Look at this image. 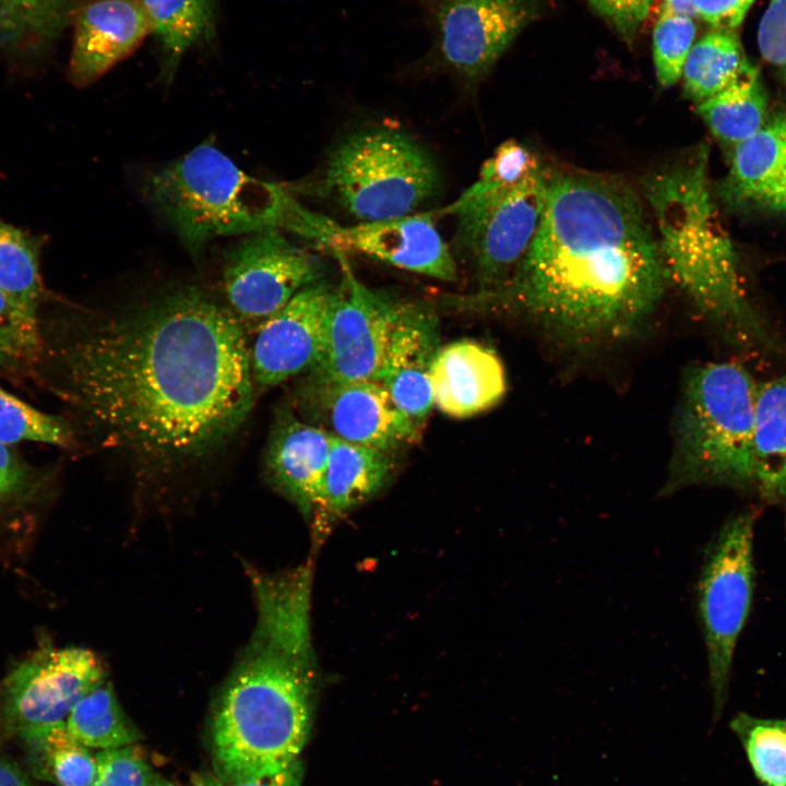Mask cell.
I'll list each match as a JSON object with an SVG mask.
<instances>
[{"label": "cell", "mask_w": 786, "mask_h": 786, "mask_svg": "<svg viewBox=\"0 0 786 786\" xmlns=\"http://www.w3.org/2000/svg\"><path fill=\"white\" fill-rule=\"evenodd\" d=\"M58 356L63 394L107 445L157 477L216 458L257 393L245 327L193 284L92 320Z\"/></svg>", "instance_id": "6da1fadb"}, {"label": "cell", "mask_w": 786, "mask_h": 786, "mask_svg": "<svg viewBox=\"0 0 786 786\" xmlns=\"http://www.w3.org/2000/svg\"><path fill=\"white\" fill-rule=\"evenodd\" d=\"M670 279L655 231L624 181L579 170L549 171L535 237L500 286L467 306L529 314L576 343L619 338L638 329Z\"/></svg>", "instance_id": "7a4b0ae2"}, {"label": "cell", "mask_w": 786, "mask_h": 786, "mask_svg": "<svg viewBox=\"0 0 786 786\" xmlns=\"http://www.w3.org/2000/svg\"><path fill=\"white\" fill-rule=\"evenodd\" d=\"M247 571L257 621L211 720L214 760L226 782L271 774L298 759L318 684L309 627L311 570Z\"/></svg>", "instance_id": "3957f363"}, {"label": "cell", "mask_w": 786, "mask_h": 786, "mask_svg": "<svg viewBox=\"0 0 786 786\" xmlns=\"http://www.w3.org/2000/svg\"><path fill=\"white\" fill-rule=\"evenodd\" d=\"M708 150L663 166L643 182L669 273L696 309L745 349H774L776 340L750 299L733 240L707 175Z\"/></svg>", "instance_id": "277c9868"}, {"label": "cell", "mask_w": 786, "mask_h": 786, "mask_svg": "<svg viewBox=\"0 0 786 786\" xmlns=\"http://www.w3.org/2000/svg\"><path fill=\"white\" fill-rule=\"evenodd\" d=\"M141 191L193 257L215 238L281 229L291 199L283 186L245 172L210 141L147 172Z\"/></svg>", "instance_id": "5b68a950"}, {"label": "cell", "mask_w": 786, "mask_h": 786, "mask_svg": "<svg viewBox=\"0 0 786 786\" xmlns=\"http://www.w3.org/2000/svg\"><path fill=\"white\" fill-rule=\"evenodd\" d=\"M758 385L733 361L705 362L686 378L677 424L672 491L691 485L755 492L754 408Z\"/></svg>", "instance_id": "8992f818"}, {"label": "cell", "mask_w": 786, "mask_h": 786, "mask_svg": "<svg viewBox=\"0 0 786 786\" xmlns=\"http://www.w3.org/2000/svg\"><path fill=\"white\" fill-rule=\"evenodd\" d=\"M318 186L358 222H374L412 214L437 193L440 175L409 135L374 128L347 135L332 150Z\"/></svg>", "instance_id": "52a82bcc"}, {"label": "cell", "mask_w": 786, "mask_h": 786, "mask_svg": "<svg viewBox=\"0 0 786 786\" xmlns=\"http://www.w3.org/2000/svg\"><path fill=\"white\" fill-rule=\"evenodd\" d=\"M754 524L750 510L726 520L704 551L696 583L714 720L726 704L736 646L752 606Z\"/></svg>", "instance_id": "ba28073f"}, {"label": "cell", "mask_w": 786, "mask_h": 786, "mask_svg": "<svg viewBox=\"0 0 786 786\" xmlns=\"http://www.w3.org/2000/svg\"><path fill=\"white\" fill-rule=\"evenodd\" d=\"M547 169L543 166L510 190H465L441 211L456 217L454 248L467 262L481 290L502 285L527 252L545 206Z\"/></svg>", "instance_id": "9c48e42d"}, {"label": "cell", "mask_w": 786, "mask_h": 786, "mask_svg": "<svg viewBox=\"0 0 786 786\" xmlns=\"http://www.w3.org/2000/svg\"><path fill=\"white\" fill-rule=\"evenodd\" d=\"M420 14L430 46L417 66L472 88L536 14L535 0H406Z\"/></svg>", "instance_id": "30bf717a"}, {"label": "cell", "mask_w": 786, "mask_h": 786, "mask_svg": "<svg viewBox=\"0 0 786 786\" xmlns=\"http://www.w3.org/2000/svg\"><path fill=\"white\" fill-rule=\"evenodd\" d=\"M431 212L342 225L291 198L281 229L333 253L354 252L420 275L454 282L457 266Z\"/></svg>", "instance_id": "8fae6325"}, {"label": "cell", "mask_w": 786, "mask_h": 786, "mask_svg": "<svg viewBox=\"0 0 786 786\" xmlns=\"http://www.w3.org/2000/svg\"><path fill=\"white\" fill-rule=\"evenodd\" d=\"M325 266L279 228L245 235L224 254L221 287L225 306L241 325L257 330L299 290L323 279Z\"/></svg>", "instance_id": "7c38bea8"}, {"label": "cell", "mask_w": 786, "mask_h": 786, "mask_svg": "<svg viewBox=\"0 0 786 786\" xmlns=\"http://www.w3.org/2000/svg\"><path fill=\"white\" fill-rule=\"evenodd\" d=\"M92 651L44 646L19 662L0 684V727L19 740L61 724L106 679Z\"/></svg>", "instance_id": "4fadbf2b"}, {"label": "cell", "mask_w": 786, "mask_h": 786, "mask_svg": "<svg viewBox=\"0 0 786 786\" xmlns=\"http://www.w3.org/2000/svg\"><path fill=\"white\" fill-rule=\"evenodd\" d=\"M334 255L341 265V283L330 303L323 356L307 372L308 380H373L407 302L366 286L344 253Z\"/></svg>", "instance_id": "5bb4252c"}, {"label": "cell", "mask_w": 786, "mask_h": 786, "mask_svg": "<svg viewBox=\"0 0 786 786\" xmlns=\"http://www.w3.org/2000/svg\"><path fill=\"white\" fill-rule=\"evenodd\" d=\"M306 421L337 439L392 454L419 437V430L374 380L313 382L298 398Z\"/></svg>", "instance_id": "9a60e30c"}, {"label": "cell", "mask_w": 786, "mask_h": 786, "mask_svg": "<svg viewBox=\"0 0 786 786\" xmlns=\"http://www.w3.org/2000/svg\"><path fill=\"white\" fill-rule=\"evenodd\" d=\"M333 290L323 279L302 288L255 330L249 352L257 392L309 372L319 364Z\"/></svg>", "instance_id": "2e32d148"}, {"label": "cell", "mask_w": 786, "mask_h": 786, "mask_svg": "<svg viewBox=\"0 0 786 786\" xmlns=\"http://www.w3.org/2000/svg\"><path fill=\"white\" fill-rule=\"evenodd\" d=\"M69 80L86 87L130 56L153 33L142 0L84 1L73 21Z\"/></svg>", "instance_id": "e0dca14e"}, {"label": "cell", "mask_w": 786, "mask_h": 786, "mask_svg": "<svg viewBox=\"0 0 786 786\" xmlns=\"http://www.w3.org/2000/svg\"><path fill=\"white\" fill-rule=\"evenodd\" d=\"M437 326L427 307L407 302L373 379L418 429L434 406L430 372L440 348Z\"/></svg>", "instance_id": "ac0fdd59"}, {"label": "cell", "mask_w": 786, "mask_h": 786, "mask_svg": "<svg viewBox=\"0 0 786 786\" xmlns=\"http://www.w3.org/2000/svg\"><path fill=\"white\" fill-rule=\"evenodd\" d=\"M331 445L321 427L281 408L274 419L263 456L270 485L312 517Z\"/></svg>", "instance_id": "d6986e66"}, {"label": "cell", "mask_w": 786, "mask_h": 786, "mask_svg": "<svg viewBox=\"0 0 786 786\" xmlns=\"http://www.w3.org/2000/svg\"><path fill=\"white\" fill-rule=\"evenodd\" d=\"M430 378L434 406L455 418L472 417L491 408L507 390L501 360L492 349L473 341L440 347Z\"/></svg>", "instance_id": "ffe728a7"}, {"label": "cell", "mask_w": 786, "mask_h": 786, "mask_svg": "<svg viewBox=\"0 0 786 786\" xmlns=\"http://www.w3.org/2000/svg\"><path fill=\"white\" fill-rule=\"evenodd\" d=\"M722 196L735 204L786 213V117L778 116L731 151Z\"/></svg>", "instance_id": "44dd1931"}, {"label": "cell", "mask_w": 786, "mask_h": 786, "mask_svg": "<svg viewBox=\"0 0 786 786\" xmlns=\"http://www.w3.org/2000/svg\"><path fill=\"white\" fill-rule=\"evenodd\" d=\"M390 453L350 443L331 436L326 467L312 516L323 529L327 521L366 502L390 480Z\"/></svg>", "instance_id": "7402d4cb"}, {"label": "cell", "mask_w": 786, "mask_h": 786, "mask_svg": "<svg viewBox=\"0 0 786 786\" xmlns=\"http://www.w3.org/2000/svg\"><path fill=\"white\" fill-rule=\"evenodd\" d=\"M755 492L786 522V372L758 385L754 408Z\"/></svg>", "instance_id": "603a6c76"}, {"label": "cell", "mask_w": 786, "mask_h": 786, "mask_svg": "<svg viewBox=\"0 0 786 786\" xmlns=\"http://www.w3.org/2000/svg\"><path fill=\"white\" fill-rule=\"evenodd\" d=\"M83 0H0V49L16 59L43 56L72 24Z\"/></svg>", "instance_id": "cb8c5ba5"}, {"label": "cell", "mask_w": 786, "mask_h": 786, "mask_svg": "<svg viewBox=\"0 0 786 786\" xmlns=\"http://www.w3.org/2000/svg\"><path fill=\"white\" fill-rule=\"evenodd\" d=\"M162 49L160 79L169 84L183 56L215 36L216 0H142Z\"/></svg>", "instance_id": "d4e9b609"}, {"label": "cell", "mask_w": 786, "mask_h": 786, "mask_svg": "<svg viewBox=\"0 0 786 786\" xmlns=\"http://www.w3.org/2000/svg\"><path fill=\"white\" fill-rule=\"evenodd\" d=\"M696 112L730 151L753 136L767 115V94L758 69L748 62L730 86L698 104Z\"/></svg>", "instance_id": "484cf974"}, {"label": "cell", "mask_w": 786, "mask_h": 786, "mask_svg": "<svg viewBox=\"0 0 786 786\" xmlns=\"http://www.w3.org/2000/svg\"><path fill=\"white\" fill-rule=\"evenodd\" d=\"M23 743L28 773L37 781L57 786H92L97 758L92 749L78 741L64 722L20 740Z\"/></svg>", "instance_id": "4316f807"}, {"label": "cell", "mask_w": 786, "mask_h": 786, "mask_svg": "<svg viewBox=\"0 0 786 786\" xmlns=\"http://www.w3.org/2000/svg\"><path fill=\"white\" fill-rule=\"evenodd\" d=\"M40 247L36 237L0 218V293L36 324L45 294L39 269Z\"/></svg>", "instance_id": "83f0119b"}, {"label": "cell", "mask_w": 786, "mask_h": 786, "mask_svg": "<svg viewBox=\"0 0 786 786\" xmlns=\"http://www.w3.org/2000/svg\"><path fill=\"white\" fill-rule=\"evenodd\" d=\"M748 60L733 29H714L693 44L682 71L684 96L696 105L730 86Z\"/></svg>", "instance_id": "f1b7e54d"}, {"label": "cell", "mask_w": 786, "mask_h": 786, "mask_svg": "<svg viewBox=\"0 0 786 786\" xmlns=\"http://www.w3.org/2000/svg\"><path fill=\"white\" fill-rule=\"evenodd\" d=\"M64 726L78 741L97 751L132 746L140 740L139 730L106 680L76 703Z\"/></svg>", "instance_id": "f546056e"}, {"label": "cell", "mask_w": 786, "mask_h": 786, "mask_svg": "<svg viewBox=\"0 0 786 786\" xmlns=\"http://www.w3.org/2000/svg\"><path fill=\"white\" fill-rule=\"evenodd\" d=\"M729 727L761 786H786V718L736 714Z\"/></svg>", "instance_id": "4dcf8cb0"}, {"label": "cell", "mask_w": 786, "mask_h": 786, "mask_svg": "<svg viewBox=\"0 0 786 786\" xmlns=\"http://www.w3.org/2000/svg\"><path fill=\"white\" fill-rule=\"evenodd\" d=\"M73 439L68 421L36 409L0 388V442L11 445L33 441L68 448Z\"/></svg>", "instance_id": "1f68e13d"}, {"label": "cell", "mask_w": 786, "mask_h": 786, "mask_svg": "<svg viewBox=\"0 0 786 786\" xmlns=\"http://www.w3.org/2000/svg\"><path fill=\"white\" fill-rule=\"evenodd\" d=\"M695 33L693 19L658 14L653 29V57L660 86L669 87L681 78Z\"/></svg>", "instance_id": "d6a6232c"}, {"label": "cell", "mask_w": 786, "mask_h": 786, "mask_svg": "<svg viewBox=\"0 0 786 786\" xmlns=\"http://www.w3.org/2000/svg\"><path fill=\"white\" fill-rule=\"evenodd\" d=\"M41 349L38 324L23 317L0 293V367L32 364Z\"/></svg>", "instance_id": "836d02e7"}, {"label": "cell", "mask_w": 786, "mask_h": 786, "mask_svg": "<svg viewBox=\"0 0 786 786\" xmlns=\"http://www.w3.org/2000/svg\"><path fill=\"white\" fill-rule=\"evenodd\" d=\"M540 167L532 150L516 140H507L485 160L472 186L478 189L513 188Z\"/></svg>", "instance_id": "e575fe53"}, {"label": "cell", "mask_w": 786, "mask_h": 786, "mask_svg": "<svg viewBox=\"0 0 786 786\" xmlns=\"http://www.w3.org/2000/svg\"><path fill=\"white\" fill-rule=\"evenodd\" d=\"M97 772L92 786H150L157 777L132 747L96 752Z\"/></svg>", "instance_id": "d590c367"}, {"label": "cell", "mask_w": 786, "mask_h": 786, "mask_svg": "<svg viewBox=\"0 0 786 786\" xmlns=\"http://www.w3.org/2000/svg\"><path fill=\"white\" fill-rule=\"evenodd\" d=\"M758 46L763 58L786 66V0H772L758 29Z\"/></svg>", "instance_id": "8d00e7d4"}, {"label": "cell", "mask_w": 786, "mask_h": 786, "mask_svg": "<svg viewBox=\"0 0 786 786\" xmlns=\"http://www.w3.org/2000/svg\"><path fill=\"white\" fill-rule=\"evenodd\" d=\"M627 39L631 40L654 0H588Z\"/></svg>", "instance_id": "74e56055"}, {"label": "cell", "mask_w": 786, "mask_h": 786, "mask_svg": "<svg viewBox=\"0 0 786 786\" xmlns=\"http://www.w3.org/2000/svg\"><path fill=\"white\" fill-rule=\"evenodd\" d=\"M754 0H693L696 15L715 29L740 25Z\"/></svg>", "instance_id": "f35d334b"}, {"label": "cell", "mask_w": 786, "mask_h": 786, "mask_svg": "<svg viewBox=\"0 0 786 786\" xmlns=\"http://www.w3.org/2000/svg\"><path fill=\"white\" fill-rule=\"evenodd\" d=\"M24 465L11 452L8 445L0 442V500L16 493L25 484Z\"/></svg>", "instance_id": "ab89813d"}, {"label": "cell", "mask_w": 786, "mask_h": 786, "mask_svg": "<svg viewBox=\"0 0 786 786\" xmlns=\"http://www.w3.org/2000/svg\"><path fill=\"white\" fill-rule=\"evenodd\" d=\"M302 774V764L296 759L277 772L228 781V786H301Z\"/></svg>", "instance_id": "60d3db41"}, {"label": "cell", "mask_w": 786, "mask_h": 786, "mask_svg": "<svg viewBox=\"0 0 786 786\" xmlns=\"http://www.w3.org/2000/svg\"><path fill=\"white\" fill-rule=\"evenodd\" d=\"M0 786H41L26 770L0 757Z\"/></svg>", "instance_id": "b9f144b4"}, {"label": "cell", "mask_w": 786, "mask_h": 786, "mask_svg": "<svg viewBox=\"0 0 786 786\" xmlns=\"http://www.w3.org/2000/svg\"><path fill=\"white\" fill-rule=\"evenodd\" d=\"M658 14H672L698 17L693 0H662L658 7Z\"/></svg>", "instance_id": "7bdbcfd3"}, {"label": "cell", "mask_w": 786, "mask_h": 786, "mask_svg": "<svg viewBox=\"0 0 786 786\" xmlns=\"http://www.w3.org/2000/svg\"><path fill=\"white\" fill-rule=\"evenodd\" d=\"M191 786H228L218 775L213 773H201L193 777Z\"/></svg>", "instance_id": "ee69618b"}, {"label": "cell", "mask_w": 786, "mask_h": 786, "mask_svg": "<svg viewBox=\"0 0 786 786\" xmlns=\"http://www.w3.org/2000/svg\"><path fill=\"white\" fill-rule=\"evenodd\" d=\"M150 786H176V785L164 778L156 777Z\"/></svg>", "instance_id": "f6af8a7d"}, {"label": "cell", "mask_w": 786, "mask_h": 786, "mask_svg": "<svg viewBox=\"0 0 786 786\" xmlns=\"http://www.w3.org/2000/svg\"><path fill=\"white\" fill-rule=\"evenodd\" d=\"M783 74H784V79H785V81H786V66L783 67Z\"/></svg>", "instance_id": "bcb514c9"}]
</instances>
